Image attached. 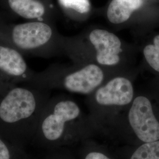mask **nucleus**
Wrapping results in <instances>:
<instances>
[{"instance_id":"nucleus-1","label":"nucleus","mask_w":159,"mask_h":159,"mask_svg":"<svg viewBox=\"0 0 159 159\" xmlns=\"http://www.w3.org/2000/svg\"><path fill=\"white\" fill-rule=\"evenodd\" d=\"M54 31L44 21L0 26V40L23 55H39L52 40Z\"/></svg>"},{"instance_id":"nucleus-2","label":"nucleus","mask_w":159,"mask_h":159,"mask_svg":"<svg viewBox=\"0 0 159 159\" xmlns=\"http://www.w3.org/2000/svg\"><path fill=\"white\" fill-rule=\"evenodd\" d=\"M37 106L34 91L25 87H13L0 102V119L7 123H16L31 117Z\"/></svg>"},{"instance_id":"nucleus-3","label":"nucleus","mask_w":159,"mask_h":159,"mask_svg":"<svg viewBox=\"0 0 159 159\" xmlns=\"http://www.w3.org/2000/svg\"><path fill=\"white\" fill-rule=\"evenodd\" d=\"M35 73L24 55L0 40V87L20 81H31Z\"/></svg>"},{"instance_id":"nucleus-4","label":"nucleus","mask_w":159,"mask_h":159,"mask_svg":"<svg viewBox=\"0 0 159 159\" xmlns=\"http://www.w3.org/2000/svg\"><path fill=\"white\" fill-rule=\"evenodd\" d=\"M81 110L73 101L66 100L57 102L42 123V131L47 140H60L66 130V125L79 118Z\"/></svg>"},{"instance_id":"nucleus-5","label":"nucleus","mask_w":159,"mask_h":159,"mask_svg":"<svg viewBox=\"0 0 159 159\" xmlns=\"http://www.w3.org/2000/svg\"><path fill=\"white\" fill-rule=\"evenodd\" d=\"M134 89L130 81L124 77L111 80L95 93V101L101 106L121 107L131 103Z\"/></svg>"},{"instance_id":"nucleus-6","label":"nucleus","mask_w":159,"mask_h":159,"mask_svg":"<svg viewBox=\"0 0 159 159\" xmlns=\"http://www.w3.org/2000/svg\"><path fill=\"white\" fill-rule=\"evenodd\" d=\"M104 79L102 70L95 64H90L79 71L64 76L62 84L68 91L89 94L94 91Z\"/></svg>"},{"instance_id":"nucleus-7","label":"nucleus","mask_w":159,"mask_h":159,"mask_svg":"<svg viewBox=\"0 0 159 159\" xmlns=\"http://www.w3.org/2000/svg\"><path fill=\"white\" fill-rule=\"evenodd\" d=\"M89 39L97 50L98 63L106 66L119 63L121 43L117 35L106 30L96 29L91 31Z\"/></svg>"},{"instance_id":"nucleus-8","label":"nucleus","mask_w":159,"mask_h":159,"mask_svg":"<svg viewBox=\"0 0 159 159\" xmlns=\"http://www.w3.org/2000/svg\"><path fill=\"white\" fill-rule=\"evenodd\" d=\"M12 11L30 21H44L46 7L40 0H7Z\"/></svg>"},{"instance_id":"nucleus-9","label":"nucleus","mask_w":159,"mask_h":159,"mask_svg":"<svg viewBox=\"0 0 159 159\" xmlns=\"http://www.w3.org/2000/svg\"><path fill=\"white\" fill-rule=\"evenodd\" d=\"M142 4V0H113L107 12L108 20L116 24L124 23Z\"/></svg>"},{"instance_id":"nucleus-10","label":"nucleus","mask_w":159,"mask_h":159,"mask_svg":"<svg viewBox=\"0 0 159 159\" xmlns=\"http://www.w3.org/2000/svg\"><path fill=\"white\" fill-rule=\"evenodd\" d=\"M125 159H159V140L130 146Z\"/></svg>"},{"instance_id":"nucleus-11","label":"nucleus","mask_w":159,"mask_h":159,"mask_svg":"<svg viewBox=\"0 0 159 159\" xmlns=\"http://www.w3.org/2000/svg\"><path fill=\"white\" fill-rule=\"evenodd\" d=\"M87 140H84L83 159H116L107 149Z\"/></svg>"},{"instance_id":"nucleus-12","label":"nucleus","mask_w":159,"mask_h":159,"mask_svg":"<svg viewBox=\"0 0 159 159\" xmlns=\"http://www.w3.org/2000/svg\"><path fill=\"white\" fill-rule=\"evenodd\" d=\"M143 54L150 67L159 72V35L154 38L153 44L145 47Z\"/></svg>"},{"instance_id":"nucleus-13","label":"nucleus","mask_w":159,"mask_h":159,"mask_svg":"<svg viewBox=\"0 0 159 159\" xmlns=\"http://www.w3.org/2000/svg\"><path fill=\"white\" fill-rule=\"evenodd\" d=\"M61 6L71 8L81 14L86 13L90 10V4L89 0H59Z\"/></svg>"},{"instance_id":"nucleus-14","label":"nucleus","mask_w":159,"mask_h":159,"mask_svg":"<svg viewBox=\"0 0 159 159\" xmlns=\"http://www.w3.org/2000/svg\"><path fill=\"white\" fill-rule=\"evenodd\" d=\"M10 154L8 148L0 139V159H10Z\"/></svg>"},{"instance_id":"nucleus-15","label":"nucleus","mask_w":159,"mask_h":159,"mask_svg":"<svg viewBox=\"0 0 159 159\" xmlns=\"http://www.w3.org/2000/svg\"><path fill=\"white\" fill-rule=\"evenodd\" d=\"M4 22L3 21H2V20L0 19V26L2 25V24H4Z\"/></svg>"}]
</instances>
